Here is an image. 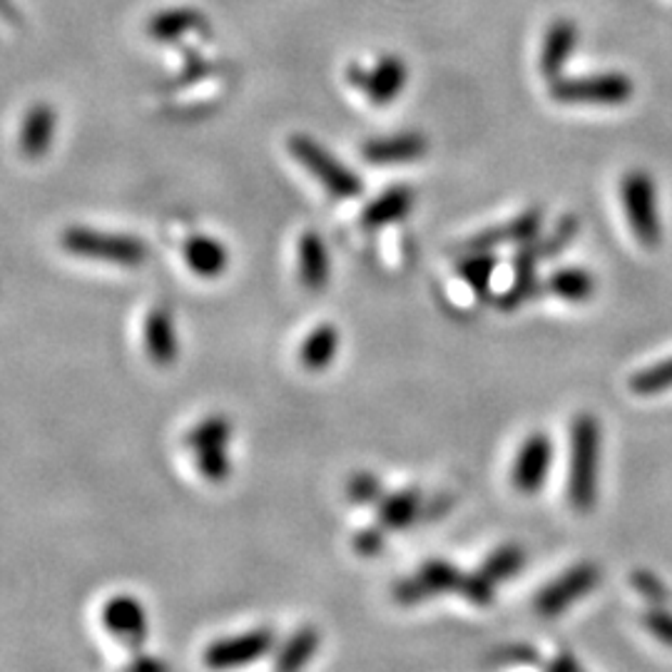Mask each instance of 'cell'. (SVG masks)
<instances>
[{
    "label": "cell",
    "mask_w": 672,
    "mask_h": 672,
    "mask_svg": "<svg viewBox=\"0 0 672 672\" xmlns=\"http://www.w3.org/2000/svg\"><path fill=\"white\" fill-rule=\"evenodd\" d=\"M600 423L591 414H581L571 429V473H568V500L578 513H588L598 496Z\"/></svg>",
    "instance_id": "6da1fadb"
},
{
    "label": "cell",
    "mask_w": 672,
    "mask_h": 672,
    "mask_svg": "<svg viewBox=\"0 0 672 672\" xmlns=\"http://www.w3.org/2000/svg\"><path fill=\"white\" fill-rule=\"evenodd\" d=\"M61 246L73 257L110 262V265L138 267L150 257L148 244L132 234L98 232L90 227H67L61 234Z\"/></svg>",
    "instance_id": "7a4b0ae2"
},
{
    "label": "cell",
    "mask_w": 672,
    "mask_h": 672,
    "mask_svg": "<svg viewBox=\"0 0 672 672\" xmlns=\"http://www.w3.org/2000/svg\"><path fill=\"white\" fill-rule=\"evenodd\" d=\"M289 152L300 163L306 173L317 177V180L327 187L329 194L339 200H354L362 194V180L352 169L339 163L329 150L321 148L317 140L306 138V135H292L289 138Z\"/></svg>",
    "instance_id": "3957f363"
},
{
    "label": "cell",
    "mask_w": 672,
    "mask_h": 672,
    "mask_svg": "<svg viewBox=\"0 0 672 672\" xmlns=\"http://www.w3.org/2000/svg\"><path fill=\"white\" fill-rule=\"evenodd\" d=\"M633 80L623 73L550 80V98L566 105H623L633 98Z\"/></svg>",
    "instance_id": "277c9868"
},
{
    "label": "cell",
    "mask_w": 672,
    "mask_h": 672,
    "mask_svg": "<svg viewBox=\"0 0 672 672\" xmlns=\"http://www.w3.org/2000/svg\"><path fill=\"white\" fill-rule=\"evenodd\" d=\"M625 215L633 234L645 246H658L662 240V225L658 217V200H655V182L645 169H633L620 182Z\"/></svg>",
    "instance_id": "5b68a950"
},
{
    "label": "cell",
    "mask_w": 672,
    "mask_h": 672,
    "mask_svg": "<svg viewBox=\"0 0 672 672\" xmlns=\"http://www.w3.org/2000/svg\"><path fill=\"white\" fill-rule=\"evenodd\" d=\"M271 650H275V633L267 631V627H257V631L223 637V641L207 645L202 662L212 672H229L252 665Z\"/></svg>",
    "instance_id": "8992f818"
},
{
    "label": "cell",
    "mask_w": 672,
    "mask_h": 672,
    "mask_svg": "<svg viewBox=\"0 0 672 672\" xmlns=\"http://www.w3.org/2000/svg\"><path fill=\"white\" fill-rule=\"evenodd\" d=\"M346 78L356 90L364 92L373 105H389V102H394L406 88L408 71L406 63L398 61L396 55H384L371 67H364L359 63L348 65Z\"/></svg>",
    "instance_id": "52a82bcc"
},
{
    "label": "cell",
    "mask_w": 672,
    "mask_h": 672,
    "mask_svg": "<svg viewBox=\"0 0 672 672\" xmlns=\"http://www.w3.org/2000/svg\"><path fill=\"white\" fill-rule=\"evenodd\" d=\"M100 623L105 631L117 637L125 648L132 652H140V648L148 643L150 635V618L148 608L142 606L140 598L135 595H113L100 610Z\"/></svg>",
    "instance_id": "ba28073f"
},
{
    "label": "cell",
    "mask_w": 672,
    "mask_h": 672,
    "mask_svg": "<svg viewBox=\"0 0 672 672\" xmlns=\"http://www.w3.org/2000/svg\"><path fill=\"white\" fill-rule=\"evenodd\" d=\"M600 581V571L595 563H578L571 571L563 573L556 581L548 583L538 595H535L533 608L543 618H556L568 610L575 600L588 595Z\"/></svg>",
    "instance_id": "9c48e42d"
},
{
    "label": "cell",
    "mask_w": 672,
    "mask_h": 672,
    "mask_svg": "<svg viewBox=\"0 0 672 672\" xmlns=\"http://www.w3.org/2000/svg\"><path fill=\"white\" fill-rule=\"evenodd\" d=\"M553 466V441L548 433L535 431L523 441L518 448L513 471H510V481L513 489L523 496H535L546 483Z\"/></svg>",
    "instance_id": "30bf717a"
},
{
    "label": "cell",
    "mask_w": 672,
    "mask_h": 672,
    "mask_svg": "<svg viewBox=\"0 0 672 672\" xmlns=\"http://www.w3.org/2000/svg\"><path fill=\"white\" fill-rule=\"evenodd\" d=\"M464 573L456 566L446 563V560H429L427 566H421L411 578L396 583L394 598L402 606H416V603L433 598L439 593L461 591Z\"/></svg>",
    "instance_id": "8fae6325"
},
{
    "label": "cell",
    "mask_w": 672,
    "mask_h": 672,
    "mask_svg": "<svg viewBox=\"0 0 672 672\" xmlns=\"http://www.w3.org/2000/svg\"><path fill=\"white\" fill-rule=\"evenodd\" d=\"M543 227V210L531 207L516 215L513 219H508L506 225L483 229L481 234L471 237L466 242V250L469 252H491L493 246L498 244H529L538 237Z\"/></svg>",
    "instance_id": "7c38bea8"
},
{
    "label": "cell",
    "mask_w": 672,
    "mask_h": 672,
    "mask_svg": "<svg viewBox=\"0 0 672 672\" xmlns=\"http://www.w3.org/2000/svg\"><path fill=\"white\" fill-rule=\"evenodd\" d=\"M144 352H148L150 362L157 367H173L180 356V342H177L175 317L167 306H152L144 317Z\"/></svg>",
    "instance_id": "4fadbf2b"
},
{
    "label": "cell",
    "mask_w": 672,
    "mask_h": 672,
    "mask_svg": "<svg viewBox=\"0 0 672 672\" xmlns=\"http://www.w3.org/2000/svg\"><path fill=\"white\" fill-rule=\"evenodd\" d=\"M55 127H58V115L53 105H48V102H36V105H30L28 113L23 117L18 132L21 155L25 160L46 157L55 138Z\"/></svg>",
    "instance_id": "5bb4252c"
},
{
    "label": "cell",
    "mask_w": 672,
    "mask_h": 672,
    "mask_svg": "<svg viewBox=\"0 0 672 672\" xmlns=\"http://www.w3.org/2000/svg\"><path fill=\"white\" fill-rule=\"evenodd\" d=\"M429 140L419 132H402L391 135V138L369 140L362 148V157L371 165H396V163H411L427 155Z\"/></svg>",
    "instance_id": "9a60e30c"
},
{
    "label": "cell",
    "mask_w": 672,
    "mask_h": 672,
    "mask_svg": "<svg viewBox=\"0 0 672 672\" xmlns=\"http://www.w3.org/2000/svg\"><path fill=\"white\" fill-rule=\"evenodd\" d=\"M541 254L535 250V244H521V250L513 257V284L498 296V306L504 312H513L518 306L531 302L535 294L541 292V282L535 279V265H538Z\"/></svg>",
    "instance_id": "2e32d148"
},
{
    "label": "cell",
    "mask_w": 672,
    "mask_h": 672,
    "mask_svg": "<svg viewBox=\"0 0 672 672\" xmlns=\"http://www.w3.org/2000/svg\"><path fill=\"white\" fill-rule=\"evenodd\" d=\"M296 267H300V282L309 292H321L329 284V250L317 232H304L296 242Z\"/></svg>",
    "instance_id": "e0dca14e"
},
{
    "label": "cell",
    "mask_w": 672,
    "mask_h": 672,
    "mask_svg": "<svg viewBox=\"0 0 672 672\" xmlns=\"http://www.w3.org/2000/svg\"><path fill=\"white\" fill-rule=\"evenodd\" d=\"M578 42V25L568 18L556 21L546 33L541 48V73L548 80H556L563 75L566 63L571 61Z\"/></svg>",
    "instance_id": "ac0fdd59"
},
{
    "label": "cell",
    "mask_w": 672,
    "mask_h": 672,
    "mask_svg": "<svg viewBox=\"0 0 672 672\" xmlns=\"http://www.w3.org/2000/svg\"><path fill=\"white\" fill-rule=\"evenodd\" d=\"M182 257L192 275L202 279L223 277L229 267L227 246L210 234H194L182 246Z\"/></svg>",
    "instance_id": "d6986e66"
},
{
    "label": "cell",
    "mask_w": 672,
    "mask_h": 672,
    "mask_svg": "<svg viewBox=\"0 0 672 672\" xmlns=\"http://www.w3.org/2000/svg\"><path fill=\"white\" fill-rule=\"evenodd\" d=\"M414 190L408 185H394L386 192H381L377 200L367 204L362 223L367 227H384L404 219L414 207Z\"/></svg>",
    "instance_id": "ffe728a7"
},
{
    "label": "cell",
    "mask_w": 672,
    "mask_h": 672,
    "mask_svg": "<svg viewBox=\"0 0 672 672\" xmlns=\"http://www.w3.org/2000/svg\"><path fill=\"white\" fill-rule=\"evenodd\" d=\"M207 28V18L194 8H173V11H160L148 23V36L157 42H175L185 38L187 33Z\"/></svg>",
    "instance_id": "44dd1931"
},
{
    "label": "cell",
    "mask_w": 672,
    "mask_h": 672,
    "mask_svg": "<svg viewBox=\"0 0 672 672\" xmlns=\"http://www.w3.org/2000/svg\"><path fill=\"white\" fill-rule=\"evenodd\" d=\"M321 645V633L314 625H302L275 655V672H304Z\"/></svg>",
    "instance_id": "7402d4cb"
},
{
    "label": "cell",
    "mask_w": 672,
    "mask_h": 672,
    "mask_svg": "<svg viewBox=\"0 0 672 672\" xmlns=\"http://www.w3.org/2000/svg\"><path fill=\"white\" fill-rule=\"evenodd\" d=\"M339 352V329L334 325H319L300 346V364L306 371H325Z\"/></svg>",
    "instance_id": "603a6c76"
},
{
    "label": "cell",
    "mask_w": 672,
    "mask_h": 672,
    "mask_svg": "<svg viewBox=\"0 0 672 672\" xmlns=\"http://www.w3.org/2000/svg\"><path fill=\"white\" fill-rule=\"evenodd\" d=\"M421 510V496L416 489H404L386 496L379 504V525L386 531H404L416 521Z\"/></svg>",
    "instance_id": "cb8c5ba5"
},
{
    "label": "cell",
    "mask_w": 672,
    "mask_h": 672,
    "mask_svg": "<svg viewBox=\"0 0 672 672\" xmlns=\"http://www.w3.org/2000/svg\"><path fill=\"white\" fill-rule=\"evenodd\" d=\"M546 289L548 294L558 296V300L566 302H588L591 296L595 294V279L588 269L581 267H566V269H556L553 275L546 279Z\"/></svg>",
    "instance_id": "d4e9b609"
},
{
    "label": "cell",
    "mask_w": 672,
    "mask_h": 672,
    "mask_svg": "<svg viewBox=\"0 0 672 672\" xmlns=\"http://www.w3.org/2000/svg\"><path fill=\"white\" fill-rule=\"evenodd\" d=\"M232 421L223 414H210L200 419L194 427L185 433V446L190 454L202 448H217V446H229L232 441Z\"/></svg>",
    "instance_id": "484cf974"
},
{
    "label": "cell",
    "mask_w": 672,
    "mask_h": 672,
    "mask_svg": "<svg viewBox=\"0 0 672 672\" xmlns=\"http://www.w3.org/2000/svg\"><path fill=\"white\" fill-rule=\"evenodd\" d=\"M525 566V550L521 546H500L491 553V556L483 560L481 573L489 578L493 583L508 581V578H513L523 571Z\"/></svg>",
    "instance_id": "4316f807"
},
{
    "label": "cell",
    "mask_w": 672,
    "mask_h": 672,
    "mask_svg": "<svg viewBox=\"0 0 672 672\" xmlns=\"http://www.w3.org/2000/svg\"><path fill=\"white\" fill-rule=\"evenodd\" d=\"M498 259L493 257L491 252H471L461 265H458V275H461L466 282L471 284V289L479 296H486L491 289V279L496 275Z\"/></svg>",
    "instance_id": "83f0119b"
},
{
    "label": "cell",
    "mask_w": 672,
    "mask_h": 672,
    "mask_svg": "<svg viewBox=\"0 0 672 672\" xmlns=\"http://www.w3.org/2000/svg\"><path fill=\"white\" fill-rule=\"evenodd\" d=\"M194 469L210 483H225L232 476V456H229V446L217 448H202L194 451Z\"/></svg>",
    "instance_id": "f1b7e54d"
},
{
    "label": "cell",
    "mask_w": 672,
    "mask_h": 672,
    "mask_svg": "<svg viewBox=\"0 0 672 672\" xmlns=\"http://www.w3.org/2000/svg\"><path fill=\"white\" fill-rule=\"evenodd\" d=\"M578 229H581V223H578L575 215H566L563 219H560L550 234H546L543 240L535 242V250H538L541 259L558 257L560 252H566L568 244L575 240Z\"/></svg>",
    "instance_id": "f546056e"
},
{
    "label": "cell",
    "mask_w": 672,
    "mask_h": 672,
    "mask_svg": "<svg viewBox=\"0 0 672 672\" xmlns=\"http://www.w3.org/2000/svg\"><path fill=\"white\" fill-rule=\"evenodd\" d=\"M631 389L635 394H660V391L672 389V359L655 364L650 369L637 371L631 379Z\"/></svg>",
    "instance_id": "4dcf8cb0"
},
{
    "label": "cell",
    "mask_w": 672,
    "mask_h": 672,
    "mask_svg": "<svg viewBox=\"0 0 672 672\" xmlns=\"http://www.w3.org/2000/svg\"><path fill=\"white\" fill-rule=\"evenodd\" d=\"M346 493L354 504H373L381 496V483L373 473L359 471L346 483Z\"/></svg>",
    "instance_id": "1f68e13d"
},
{
    "label": "cell",
    "mask_w": 672,
    "mask_h": 672,
    "mask_svg": "<svg viewBox=\"0 0 672 672\" xmlns=\"http://www.w3.org/2000/svg\"><path fill=\"white\" fill-rule=\"evenodd\" d=\"M464 598H469L476 606H489L493 600V581H489L481 571L479 573H464L461 591Z\"/></svg>",
    "instance_id": "d6a6232c"
},
{
    "label": "cell",
    "mask_w": 672,
    "mask_h": 672,
    "mask_svg": "<svg viewBox=\"0 0 672 672\" xmlns=\"http://www.w3.org/2000/svg\"><path fill=\"white\" fill-rule=\"evenodd\" d=\"M386 543V529L384 525H371V529H364L354 535V550L364 558L379 556L384 550Z\"/></svg>",
    "instance_id": "836d02e7"
},
{
    "label": "cell",
    "mask_w": 672,
    "mask_h": 672,
    "mask_svg": "<svg viewBox=\"0 0 672 672\" xmlns=\"http://www.w3.org/2000/svg\"><path fill=\"white\" fill-rule=\"evenodd\" d=\"M645 627L672 648V612L665 608H650L645 612Z\"/></svg>",
    "instance_id": "e575fe53"
},
{
    "label": "cell",
    "mask_w": 672,
    "mask_h": 672,
    "mask_svg": "<svg viewBox=\"0 0 672 672\" xmlns=\"http://www.w3.org/2000/svg\"><path fill=\"white\" fill-rule=\"evenodd\" d=\"M633 583H635L637 591H641L643 595H648V598H652V600L665 598V585H662L660 578H655L648 571H637L633 575Z\"/></svg>",
    "instance_id": "d590c367"
},
{
    "label": "cell",
    "mask_w": 672,
    "mask_h": 672,
    "mask_svg": "<svg viewBox=\"0 0 672 672\" xmlns=\"http://www.w3.org/2000/svg\"><path fill=\"white\" fill-rule=\"evenodd\" d=\"M123 672H169V665L165 660L155 658V655H138V652H135L132 662Z\"/></svg>",
    "instance_id": "8d00e7d4"
},
{
    "label": "cell",
    "mask_w": 672,
    "mask_h": 672,
    "mask_svg": "<svg viewBox=\"0 0 672 672\" xmlns=\"http://www.w3.org/2000/svg\"><path fill=\"white\" fill-rule=\"evenodd\" d=\"M548 672H581V670H578V662L573 660V655L563 652V655H558V658L550 662Z\"/></svg>",
    "instance_id": "74e56055"
},
{
    "label": "cell",
    "mask_w": 672,
    "mask_h": 672,
    "mask_svg": "<svg viewBox=\"0 0 672 672\" xmlns=\"http://www.w3.org/2000/svg\"><path fill=\"white\" fill-rule=\"evenodd\" d=\"M0 15H3V18H11V21L18 18V13H15L11 0H0Z\"/></svg>",
    "instance_id": "f35d334b"
}]
</instances>
